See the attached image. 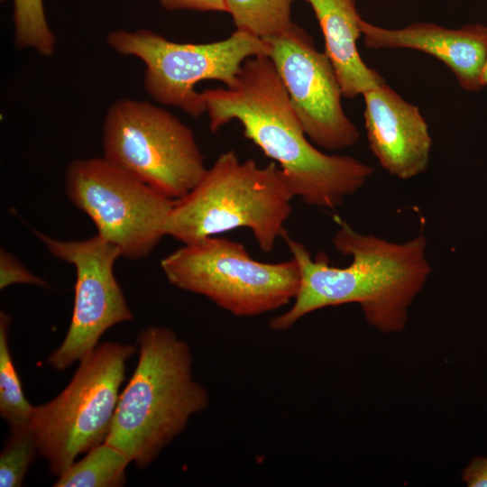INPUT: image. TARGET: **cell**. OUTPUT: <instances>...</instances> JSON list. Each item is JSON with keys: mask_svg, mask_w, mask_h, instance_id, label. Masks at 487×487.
Returning <instances> with one entry per match:
<instances>
[{"mask_svg": "<svg viewBox=\"0 0 487 487\" xmlns=\"http://www.w3.org/2000/svg\"><path fill=\"white\" fill-rule=\"evenodd\" d=\"M338 228L332 237L335 249L350 256L349 265L329 264L325 255L315 260L307 248L282 234L299 264L300 283L292 306L272 317L269 326L285 331L306 315L320 308L356 303L369 325L391 334L404 330L408 310L431 273L427 257V238L418 234L395 243L354 230L335 217Z\"/></svg>", "mask_w": 487, "mask_h": 487, "instance_id": "1", "label": "cell"}, {"mask_svg": "<svg viewBox=\"0 0 487 487\" xmlns=\"http://www.w3.org/2000/svg\"><path fill=\"white\" fill-rule=\"evenodd\" d=\"M201 95L211 132L238 121L244 137L280 164L294 198L308 205L333 209L373 173L372 166L352 156L326 154L309 142L266 55L247 59L233 87L207 88Z\"/></svg>", "mask_w": 487, "mask_h": 487, "instance_id": "2", "label": "cell"}, {"mask_svg": "<svg viewBox=\"0 0 487 487\" xmlns=\"http://www.w3.org/2000/svg\"><path fill=\"white\" fill-rule=\"evenodd\" d=\"M137 344L138 363L105 442L144 468L208 407L209 396L193 378L189 346L173 330L149 326L140 331Z\"/></svg>", "mask_w": 487, "mask_h": 487, "instance_id": "3", "label": "cell"}, {"mask_svg": "<svg viewBox=\"0 0 487 487\" xmlns=\"http://www.w3.org/2000/svg\"><path fill=\"white\" fill-rule=\"evenodd\" d=\"M294 198L275 162L241 161L234 151L219 155L197 185L174 199L165 233L184 244L249 229L263 253L273 250L291 214Z\"/></svg>", "mask_w": 487, "mask_h": 487, "instance_id": "4", "label": "cell"}, {"mask_svg": "<svg viewBox=\"0 0 487 487\" xmlns=\"http://www.w3.org/2000/svg\"><path fill=\"white\" fill-rule=\"evenodd\" d=\"M137 352L130 344L106 342L79 360L67 387L51 401L33 406L30 419L39 455L50 471L61 474L76 460L107 438L125 365Z\"/></svg>", "mask_w": 487, "mask_h": 487, "instance_id": "5", "label": "cell"}, {"mask_svg": "<svg viewBox=\"0 0 487 487\" xmlns=\"http://www.w3.org/2000/svg\"><path fill=\"white\" fill-rule=\"evenodd\" d=\"M175 287L205 296L235 317H255L294 300L299 288L298 262H262L245 246L230 239L209 236L184 244L161 262Z\"/></svg>", "mask_w": 487, "mask_h": 487, "instance_id": "6", "label": "cell"}, {"mask_svg": "<svg viewBox=\"0 0 487 487\" xmlns=\"http://www.w3.org/2000/svg\"><path fill=\"white\" fill-rule=\"evenodd\" d=\"M102 145L107 161L171 199L190 191L207 170L192 130L147 101L120 98L111 104Z\"/></svg>", "mask_w": 487, "mask_h": 487, "instance_id": "7", "label": "cell"}, {"mask_svg": "<svg viewBox=\"0 0 487 487\" xmlns=\"http://www.w3.org/2000/svg\"><path fill=\"white\" fill-rule=\"evenodd\" d=\"M106 42L118 54L144 63V88L157 103L193 117L207 112L201 92L195 88L198 83L212 79L231 87L247 59L270 52L264 40L238 30L209 43L175 42L148 29L115 30L107 34Z\"/></svg>", "mask_w": 487, "mask_h": 487, "instance_id": "8", "label": "cell"}, {"mask_svg": "<svg viewBox=\"0 0 487 487\" xmlns=\"http://www.w3.org/2000/svg\"><path fill=\"white\" fill-rule=\"evenodd\" d=\"M66 194L97 234L132 260L147 257L166 235L171 199L103 158L77 159L65 174Z\"/></svg>", "mask_w": 487, "mask_h": 487, "instance_id": "9", "label": "cell"}, {"mask_svg": "<svg viewBox=\"0 0 487 487\" xmlns=\"http://www.w3.org/2000/svg\"><path fill=\"white\" fill-rule=\"evenodd\" d=\"M49 252L76 269L72 318L61 345L47 359L64 371L91 352L111 326L133 316L115 276L119 249L96 234L81 241H64L35 231Z\"/></svg>", "mask_w": 487, "mask_h": 487, "instance_id": "10", "label": "cell"}, {"mask_svg": "<svg viewBox=\"0 0 487 487\" xmlns=\"http://www.w3.org/2000/svg\"><path fill=\"white\" fill-rule=\"evenodd\" d=\"M262 40L305 133L329 151L354 145L360 133L343 109L341 87L326 52L317 51L309 34L294 23Z\"/></svg>", "mask_w": 487, "mask_h": 487, "instance_id": "11", "label": "cell"}, {"mask_svg": "<svg viewBox=\"0 0 487 487\" xmlns=\"http://www.w3.org/2000/svg\"><path fill=\"white\" fill-rule=\"evenodd\" d=\"M364 127L370 149L391 176L410 179L426 171L432 139L418 106L385 81L363 94Z\"/></svg>", "mask_w": 487, "mask_h": 487, "instance_id": "12", "label": "cell"}, {"mask_svg": "<svg viewBox=\"0 0 487 487\" xmlns=\"http://www.w3.org/2000/svg\"><path fill=\"white\" fill-rule=\"evenodd\" d=\"M360 27L367 48L418 51L442 61L463 89L478 91L484 87L485 25L467 24L459 29H449L435 23H418L401 29H387L362 19Z\"/></svg>", "mask_w": 487, "mask_h": 487, "instance_id": "13", "label": "cell"}, {"mask_svg": "<svg viewBox=\"0 0 487 487\" xmlns=\"http://www.w3.org/2000/svg\"><path fill=\"white\" fill-rule=\"evenodd\" d=\"M312 8L325 40V52L329 58L342 94L354 98L384 82L382 77L369 68L357 49L362 35L354 0H304Z\"/></svg>", "mask_w": 487, "mask_h": 487, "instance_id": "14", "label": "cell"}, {"mask_svg": "<svg viewBox=\"0 0 487 487\" xmlns=\"http://www.w3.org/2000/svg\"><path fill=\"white\" fill-rule=\"evenodd\" d=\"M131 460L119 449L103 442L89 450L59 475L55 487H118L126 481Z\"/></svg>", "mask_w": 487, "mask_h": 487, "instance_id": "15", "label": "cell"}, {"mask_svg": "<svg viewBox=\"0 0 487 487\" xmlns=\"http://www.w3.org/2000/svg\"><path fill=\"white\" fill-rule=\"evenodd\" d=\"M294 0H225L226 13L236 30L261 39L286 31L292 23L291 5Z\"/></svg>", "mask_w": 487, "mask_h": 487, "instance_id": "16", "label": "cell"}, {"mask_svg": "<svg viewBox=\"0 0 487 487\" xmlns=\"http://www.w3.org/2000/svg\"><path fill=\"white\" fill-rule=\"evenodd\" d=\"M11 317L0 311V414L11 427L28 424L33 406L25 398L8 343Z\"/></svg>", "mask_w": 487, "mask_h": 487, "instance_id": "17", "label": "cell"}, {"mask_svg": "<svg viewBox=\"0 0 487 487\" xmlns=\"http://www.w3.org/2000/svg\"><path fill=\"white\" fill-rule=\"evenodd\" d=\"M14 42L19 49H33L43 56H51L56 37L44 13L42 0H14Z\"/></svg>", "mask_w": 487, "mask_h": 487, "instance_id": "18", "label": "cell"}, {"mask_svg": "<svg viewBox=\"0 0 487 487\" xmlns=\"http://www.w3.org/2000/svg\"><path fill=\"white\" fill-rule=\"evenodd\" d=\"M37 453V438L29 423L11 427V434L0 454V486H22Z\"/></svg>", "mask_w": 487, "mask_h": 487, "instance_id": "19", "label": "cell"}, {"mask_svg": "<svg viewBox=\"0 0 487 487\" xmlns=\"http://www.w3.org/2000/svg\"><path fill=\"white\" fill-rule=\"evenodd\" d=\"M14 283L48 285L45 280L32 273L14 254L2 248L0 251V289H4Z\"/></svg>", "mask_w": 487, "mask_h": 487, "instance_id": "20", "label": "cell"}, {"mask_svg": "<svg viewBox=\"0 0 487 487\" xmlns=\"http://www.w3.org/2000/svg\"><path fill=\"white\" fill-rule=\"evenodd\" d=\"M169 11L192 10L198 12H225V0H158Z\"/></svg>", "mask_w": 487, "mask_h": 487, "instance_id": "21", "label": "cell"}, {"mask_svg": "<svg viewBox=\"0 0 487 487\" xmlns=\"http://www.w3.org/2000/svg\"><path fill=\"white\" fill-rule=\"evenodd\" d=\"M462 480L469 487H487V457L472 460L464 470Z\"/></svg>", "mask_w": 487, "mask_h": 487, "instance_id": "22", "label": "cell"}, {"mask_svg": "<svg viewBox=\"0 0 487 487\" xmlns=\"http://www.w3.org/2000/svg\"><path fill=\"white\" fill-rule=\"evenodd\" d=\"M482 81H483L484 86L487 85V60H486L484 69H483Z\"/></svg>", "mask_w": 487, "mask_h": 487, "instance_id": "23", "label": "cell"}]
</instances>
